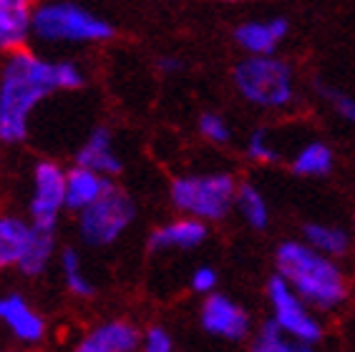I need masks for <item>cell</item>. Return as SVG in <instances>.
Listing matches in <instances>:
<instances>
[{"label": "cell", "mask_w": 355, "mask_h": 352, "mask_svg": "<svg viewBox=\"0 0 355 352\" xmlns=\"http://www.w3.org/2000/svg\"><path fill=\"white\" fill-rule=\"evenodd\" d=\"M320 91H322V96L328 98V103L333 106L335 114L343 116L345 121L355 123V98H350L348 94H343V91H335V88H328V86H322Z\"/></svg>", "instance_id": "26"}, {"label": "cell", "mask_w": 355, "mask_h": 352, "mask_svg": "<svg viewBox=\"0 0 355 352\" xmlns=\"http://www.w3.org/2000/svg\"><path fill=\"white\" fill-rule=\"evenodd\" d=\"M61 264H63L66 282H69V287L76 292V294H81V297H89V294H94V287H91V282L86 279V274H83V270H81V257H78L73 249L63 252Z\"/></svg>", "instance_id": "23"}, {"label": "cell", "mask_w": 355, "mask_h": 352, "mask_svg": "<svg viewBox=\"0 0 355 352\" xmlns=\"http://www.w3.org/2000/svg\"><path fill=\"white\" fill-rule=\"evenodd\" d=\"M247 156L254 159V161H260V164L277 161V151L272 149V143L267 141L265 131H254L252 139L247 141Z\"/></svg>", "instance_id": "25"}, {"label": "cell", "mask_w": 355, "mask_h": 352, "mask_svg": "<svg viewBox=\"0 0 355 352\" xmlns=\"http://www.w3.org/2000/svg\"><path fill=\"white\" fill-rule=\"evenodd\" d=\"M199 131L214 143H227L230 141V126L222 116L217 114H205L199 118Z\"/></svg>", "instance_id": "24"}, {"label": "cell", "mask_w": 355, "mask_h": 352, "mask_svg": "<svg viewBox=\"0 0 355 352\" xmlns=\"http://www.w3.org/2000/svg\"><path fill=\"white\" fill-rule=\"evenodd\" d=\"M31 28L43 41H106L114 28L71 3H53L38 8L31 18Z\"/></svg>", "instance_id": "5"}, {"label": "cell", "mask_w": 355, "mask_h": 352, "mask_svg": "<svg viewBox=\"0 0 355 352\" xmlns=\"http://www.w3.org/2000/svg\"><path fill=\"white\" fill-rule=\"evenodd\" d=\"M76 159H78V166H89L98 174H119L121 171V161L111 149V134L106 129L94 131Z\"/></svg>", "instance_id": "16"}, {"label": "cell", "mask_w": 355, "mask_h": 352, "mask_svg": "<svg viewBox=\"0 0 355 352\" xmlns=\"http://www.w3.org/2000/svg\"><path fill=\"white\" fill-rule=\"evenodd\" d=\"M270 302L275 307V322L282 327V330L295 337L302 345H315L320 340L322 330L318 325V319L313 317L305 307V299H300L293 292V287L287 285L285 279L277 274V277L270 279Z\"/></svg>", "instance_id": "7"}, {"label": "cell", "mask_w": 355, "mask_h": 352, "mask_svg": "<svg viewBox=\"0 0 355 352\" xmlns=\"http://www.w3.org/2000/svg\"><path fill=\"white\" fill-rule=\"evenodd\" d=\"M305 239L313 249H318L320 254H328V257H338V254H345L350 247L348 234L343 229H335L328 224H308L305 227Z\"/></svg>", "instance_id": "18"}, {"label": "cell", "mask_w": 355, "mask_h": 352, "mask_svg": "<svg viewBox=\"0 0 355 352\" xmlns=\"http://www.w3.org/2000/svg\"><path fill=\"white\" fill-rule=\"evenodd\" d=\"M159 71H164V73H177V71H182V63H179L177 58H162V61H159Z\"/></svg>", "instance_id": "29"}, {"label": "cell", "mask_w": 355, "mask_h": 352, "mask_svg": "<svg viewBox=\"0 0 355 352\" xmlns=\"http://www.w3.org/2000/svg\"><path fill=\"white\" fill-rule=\"evenodd\" d=\"M205 222L197 217H189L182 219V222H171L166 227H162L159 231H154L149 244L154 249H191V247L205 242Z\"/></svg>", "instance_id": "13"}, {"label": "cell", "mask_w": 355, "mask_h": 352, "mask_svg": "<svg viewBox=\"0 0 355 352\" xmlns=\"http://www.w3.org/2000/svg\"><path fill=\"white\" fill-rule=\"evenodd\" d=\"M61 206H66V176L55 164H38L33 199H31L33 224L53 231Z\"/></svg>", "instance_id": "8"}, {"label": "cell", "mask_w": 355, "mask_h": 352, "mask_svg": "<svg viewBox=\"0 0 355 352\" xmlns=\"http://www.w3.org/2000/svg\"><path fill=\"white\" fill-rule=\"evenodd\" d=\"M287 35V23L275 18V21H254L237 28V43L252 55H270L277 48V43Z\"/></svg>", "instance_id": "11"}, {"label": "cell", "mask_w": 355, "mask_h": 352, "mask_svg": "<svg viewBox=\"0 0 355 352\" xmlns=\"http://www.w3.org/2000/svg\"><path fill=\"white\" fill-rule=\"evenodd\" d=\"M31 0H0V48H15L31 30Z\"/></svg>", "instance_id": "14"}, {"label": "cell", "mask_w": 355, "mask_h": 352, "mask_svg": "<svg viewBox=\"0 0 355 352\" xmlns=\"http://www.w3.org/2000/svg\"><path fill=\"white\" fill-rule=\"evenodd\" d=\"M234 86L247 101L262 109H282L293 101V73L287 63L252 55L234 68Z\"/></svg>", "instance_id": "3"}, {"label": "cell", "mask_w": 355, "mask_h": 352, "mask_svg": "<svg viewBox=\"0 0 355 352\" xmlns=\"http://www.w3.org/2000/svg\"><path fill=\"white\" fill-rule=\"evenodd\" d=\"M293 169L300 176H322L333 169V151L325 146V143L315 141L308 143L300 154L295 156Z\"/></svg>", "instance_id": "20"}, {"label": "cell", "mask_w": 355, "mask_h": 352, "mask_svg": "<svg viewBox=\"0 0 355 352\" xmlns=\"http://www.w3.org/2000/svg\"><path fill=\"white\" fill-rule=\"evenodd\" d=\"M83 86V73L73 63H48L31 53H15L0 81V139L23 141L33 106L58 88Z\"/></svg>", "instance_id": "1"}, {"label": "cell", "mask_w": 355, "mask_h": 352, "mask_svg": "<svg viewBox=\"0 0 355 352\" xmlns=\"http://www.w3.org/2000/svg\"><path fill=\"white\" fill-rule=\"evenodd\" d=\"M237 197V184L227 174L187 176L171 186V199L179 211L202 222L225 217Z\"/></svg>", "instance_id": "4"}, {"label": "cell", "mask_w": 355, "mask_h": 352, "mask_svg": "<svg viewBox=\"0 0 355 352\" xmlns=\"http://www.w3.org/2000/svg\"><path fill=\"white\" fill-rule=\"evenodd\" d=\"M202 325L209 335H217V337L225 340H242L250 332V319H247L245 310L234 305L230 297H222V294H212L205 302Z\"/></svg>", "instance_id": "9"}, {"label": "cell", "mask_w": 355, "mask_h": 352, "mask_svg": "<svg viewBox=\"0 0 355 352\" xmlns=\"http://www.w3.org/2000/svg\"><path fill=\"white\" fill-rule=\"evenodd\" d=\"M139 345V332L129 322H106L83 340L81 352H131Z\"/></svg>", "instance_id": "12"}, {"label": "cell", "mask_w": 355, "mask_h": 352, "mask_svg": "<svg viewBox=\"0 0 355 352\" xmlns=\"http://www.w3.org/2000/svg\"><path fill=\"white\" fill-rule=\"evenodd\" d=\"M237 206L242 211V217L252 224L254 229H265L267 222H270V209H267V202L260 191L254 189L252 184H242L237 186Z\"/></svg>", "instance_id": "21"}, {"label": "cell", "mask_w": 355, "mask_h": 352, "mask_svg": "<svg viewBox=\"0 0 355 352\" xmlns=\"http://www.w3.org/2000/svg\"><path fill=\"white\" fill-rule=\"evenodd\" d=\"M0 319L6 322L13 335L18 340H26V342H35V340L43 337V319L35 315L28 302L18 294H8V297L0 299Z\"/></svg>", "instance_id": "10"}, {"label": "cell", "mask_w": 355, "mask_h": 352, "mask_svg": "<svg viewBox=\"0 0 355 352\" xmlns=\"http://www.w3.org/2000/svg\"><path fill=\"white\" fill-rule=\"evenodd\" d=\"M191 287L197 292H212L217 287V272L209 270V267H199L191 277Z\"/></svg>", "instance_id": "28"}, {"label": "cell", "mask_w": 355, "mask_h": 352, "mask_svg": "<svg viewBox=\"0 0 355 352\" xmlns=\"http://www.w3.org/2000/svg\"><path fill=\"white\" fill-rule=\"evenodd\" d=\"M254 350L257 352H293V350H310V347L297 342L295 337H290V335L272 319V322H267L260 335H257Z\"/></svg>", "instance_id": "22"}, {"label": "cell", "mask_w": 355, "mask_h": 352, "mask_svg": "<svg viewBox=\"0 0 355 352\" xmlns=\"http://www.w3.org/2000/svg\"><path fill=\"white\" fill-rule=\"evenodd\" d=\"M31 237H33V227L23 224L21 219H0V267L21 262L28 244H31Z\"/></svg>", "instance_id": "17"}, {"label": "cell", "mask_w": 355, "mask_h": 352, "mask_svg": "<svg viewBox=\"0 0 355 352\" xmlns=\"http://www.w3.org/2000/svg\"><path fill=\"white\" fill-rule=\"evenodd\" d=\"M144 347L149 352H169L171 350V337L164 327H151L146 332V340H144Z\"/></svg>", "instance_id": "27"}, {"label": "cell", "mask_w": 355, "mask_h": 352, "mask_svg": "<svg viewBox=\"0 0 355 352\" xmlns=\"http://www.w3.org/2000/svg\"><path fill=\"white\" fill-rule=\"evenodd\" d=\"M277 267L280 277L300 299L310 302L313 307L330 310L345 299V279L340 270L313 247L297 242H287L277 252Z\"/></svg>", "instance_id": "2"}, {"label": "cell", "mask_w": 355, "mask_h": 352, "mask_svg": "<svg viewBox=\"0 0 355 352\" xmlns=\"http://www.w3.org/2000/svg\"><path fill=\"white\" fill-rule=\"evenodd\" d=\"M230 3H232V0H230Z\"/></svg>", "instance_id": "30"}, {"label": "cell", "mask_w": 355, "mask_h": 352, "mask_svg": "<svg viewBox=\"0 0 355 352\" xmlns=\"http://www.w3.org/2000/svg\"><path fill=\"white\" fill-rule=\"evenodd\" d=\"M131 219H134L131 199L116 186L106 184L101 197L81 209V234L94 247H106L121 237Z\"/></svg>", "instance_id": "6"}, {"label": "cell", "mask_w": 355, "mask_h": 352, "mask_svg": "<svg viewBox=\"0 0 355 352\" xmlns=\"http://www.w3.org/2000/svg\"><path fill=\"white\" fill-rule=\"evenodd\" d=\"M51 254H53V231L41 229V227L33 224V237H31V244H28V249L21 262H18V267H21L26 274H38L48 264Z\"/></svg>", "instance_id": "19"}, {"label": "cell", "mask_w": 355, "mask_h": 352, "mask_svg": "<svg viewBox=\"0 0 355 352\" xmlns=\"http://www.w3.org/2000/svg\"><path fill=\"white\" fill-rule=\"evenodd\" d=\"M106 179L98 171L89 169V166H78L66 176V206L71 209H86L91 202L101 197V191L106 189Z\"/></svg>", "instance_id": "15"}]
</instances>
